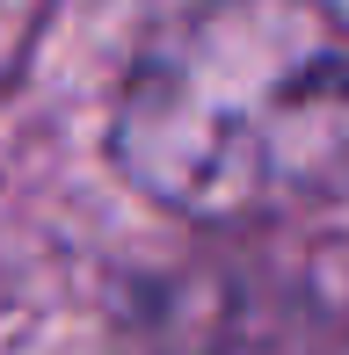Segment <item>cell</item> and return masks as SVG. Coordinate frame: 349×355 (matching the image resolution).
I'll use <instances>...</instances> for the list:
<instances>
[{"label": "cell", "instance_id": "cell-1", "mask_svg": "<svg viewBox=\"0 0 349 355\" xmlns=\"http://www.w3.org/2000/svg\"><path fill=\"white\" fill-rule=\"evenodd\" d=\"M109 159L189 225H284L349 196V15L197 0L131 58Z\"/></svg>", "mask_w": 349, "mask_h": 355}]
</instances>
